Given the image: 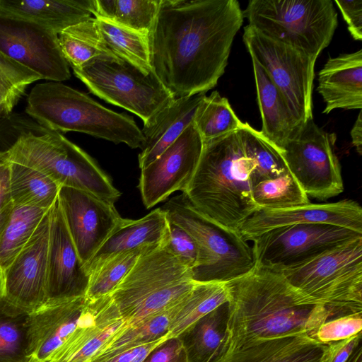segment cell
<instances>
[{"label": "cell", "mask_w": 362, "mask_h": 362, "mask_svg": "<svg viewBox=\"0 0 362 362\" xmlns=\"http://www.w3.org/2000/svg\"><path fill=\"white\" fill-rule=\"evenodd\" d=\"M243 19L236 0H160L148 34L153 72L175 98L206 93L224 74Z\"/></svg>", "instance_id": "1"}, {"label": "cell", "mask_w": 362, "mask_h": 362, "mask_svg": "<svg viewBox=\"0 0 362 362\" xmlns=\"http://www.w3.org/2000/svg\"><path fill=\"white\" fill-rule=\"evenodd\" d=\"M227 285L229 342L298 334L313 338L329 320L322 305L291 286L278 272L255 267Z\"/></svg>", "instance_id": "2"}, {"label": "cell", "mask_w": 362, "mask_h": 362, "mask_svg": "<svg viewBox=\"0 0 362 362\" xmlns=\"http://www.w3.org/2000/svg\"><path fill=\"white\" fill-rule=\"evenodd\" d=\"M253 170L239 128L204 142L197 168L184 193L203 215L238 231L249 217L259 211L252 198Z\"/></svg>", "instance_id": "3"}, {"label": "cell", "mask_w": 362, "mask_h": 362, "mask_svg": "<svg viewBox=\"0 0 362 362\" xmlns=\"http://www.w3.org/2000/svg\"><path fill=\"white\" fill-rule=\"evenodd\" d=\"M25 112L47 129L59 133H85L132 148H141L144 141L132 117L107 109L62 82L34 86L27 98Z\"/></svg>", "instance_id": "4"}, {"label": "cell", "mask_w": 362, "mask_h": 362, "mask_svg": "<svg viewBox=\"0 0 362 362\" xmlns=\"http://www.w3.org/2000/svg\"><path fill=\"white\" fill-rule=\"evenodd\" d=\"M47 130L21 134L8 149L0 152V160L35 169L61 187L83 190L115 203L121 193L95 160L61 133Z\"/></svg>", "instance_id": "5"}, {"label": "cell", "mask_w": 362, "mask_h": 362, "mask_svg": "<svg viewBox=\"0 0 362 362\" xmlns=\"http://www.w3.org/2000/svg\"><path fill=\"white\" fill-rule=\"evenodd\" d=\"M276 272L293 288L322 305L329 320L362 313V237Z\"/></svg>", "instance_id": "6"}, {"label": "cell", "mask_w": 362, "mask_h": 362, "mask_svg": "<svg viewBox=\"0 0 362 362\" xmlns=\"http://www.w3.org/2000/svg\"><path fill=\"white\" fill-rule=\"evenodd\" d=\"M195 284L191 270L163 245L144 252L110 293L122 328L175 305Z\"/></svg>", "instance_id": "7"}, {"label": "cell", "mask_w": 362, "mask_h": 362, "mask_svg": "<svg viewBox=\"0 0 362 362\" xmlns=\"http://www.w3.org/2000/svg\"><path fill=\"white\" fill-rule=\"evenodd\" d=\"M161 209L169 221L186 230L199 246V262L191 271L195 283H228L255 268L252 248L240 233L203 215L184 192L171 198Z\"/></svg>", "instance_id": "8"}, {"label": "cell", "mask_w": 362, "mask_h": 362, "mask_svg": "<svg viewBox=\"0 0 362 362\" xmlns=\"http://www.w3.org/2000/svg\"><path fill=\"white\" fill-rule=\"evenodd\" d=\"M243 15L248 25L315 59L337 27L332 0H251Z\"/></svg>", "instance_id": "9"}, {"label": "cell", "mask_w": 362, "mask_h": 362, "mask_svg": "<svg viewBox=\"0 0 362 362\" xmlns=\"http://www.w3.org/2000/svg\"><path fill=\"white\" fill-rule=\"evenodd\" d=\"M90 92L137 115L144 125L175 99L156 74L110 57L91 59L72 69Z\"/></svg>", "instance_id": "10"}, {"label": "cell", "mask_w": 362, "mask_h": 362, "mask_svg": "<svg viewBox=\"0 0 362 362\" xmlns=\"http://www.w3.org/2000/svg\"><path fill=\"white\" fill-rule=\"evenodd\" d=\"M252 59L280 90L300 126L313 119V88L317 59L246 25L243 35Z\"/></svg>", "instance_id": "11"}, {"label": "cell", "mask_w": 362, "mask_h": 362, "mask_svg": "<svg viewBox=\"0 0 362 362\" xmlns=\"http://www.w3.org/2000/svg\"><path fill=\"white\" fill-rule=\"evenodd\" d=\"M335 134L308 119L286 142L282 156L308 196L326 200L344 191L340 163L334 152Z\"/></svg>", "instance_id": "12"}, {"label": "cell", "mask_w": 362, "mask_h": 362, "mask_svg": "<svg viewBox=\"0 0 362 362\" xmlns=\"http://www.w3.org/2000/svg\"><path fill=\"white\" fill-rule=\"evenodd\" d=\"M360 237L362 233L325 223L274 228L252 240L255 267L279 271L294 267Z\"/></svg>", "instance_id": "13"}, {"label": "cell", "mask_w": 362, "mask_h": 362, "mask_svg": "<svg viewBox=\"0 0 362 362\" xmlns=\"http://www.w3.org/2000/svg\"><path fill=\"white\" fill-rule=\"evenodd\" d=\"M57 35L36 23L0 13V52L48 81L71 77Z\"/></svg>", "instance_id": "14"}, {"label": "cell", "mask_w": 362, "mask_h": 362, "mask_svg": "<svg viewBox=\"0 0 362 362\" xmlns=\"http://www.w3.org/2000/svg\"><path fill=\"white\" fill-rule=\"evenodd\" d=\"M49 211L27 244L0 275V298L28 314L46 303Z\"/></svg>", "instance_id": "15"}, {"label": "cell", "mask_w": 362, "mask_h": 362, "mask_svg": "<svg viewBox=\"0 0 362 362\" xmlns=\"http://www.w3.org/2000/svg\"><path fill=\"white\" fill-rule=\"evenodd\" d=\"M203 146L193 122L157 158L141 169L139 188L146 209L175 191L185 192L197 168Z\"/></svg>", "instance_id": "16"}, {"label": "cell", "mask_w": 362, "mask_h": 362, "mask_svg": "<svg viewBox=\"0 0 362 362\" xmlns=\"http://www.w3.org/2000/svg\"><path fill=\"white\" fill-rule=\"evenodd\" d=\"M58 199L68 231L85 267L123 218L115 203L83 190L62 186Z\"/></svg>", "instance_id": "17"}, {"label": "cell", "mask_w": 362, "mask_h": 362, "mask_svg": "<svg viewBox=\"0 0 362 362\" xmlns=\"http://www.w3.org/2000/svg\"><path fill=\"white\" fill-rule=\"evenodd\" d=\"M45 304L85 297L90 274L66 226L59 199L50 208Z\"/></svg>", "instance_id": "18"}, {"label": "cell", "mask_w": 362, "mask_h": 362, "mask_svg": "<svg viewBox=\"0 0 362 362\" xmlns=\"http://www.w3.org/2000/svg\"><path fill=\"white\" fill-rule=\"evenodd\" d=\"M303 223H325L362 233V209L354 200L312 204L279 209H261L240 227L242 238L252 240L274 228Z\"/></svg>", "instance_id": "19"}, {"label": "cell", "mask_w": 362, "mask_h": 362, "mask_svg": "<svg viewBox=\"0 0 362 362\" xmlns=\"http://www.w3.org/2000/svg\"><path fill=\"white\" fill-rule=\"evenodd\" d=\"M87 299L76 329L46 362H88L124 326L110 294Z\"/></svg>", "instance_id": "20"}, {"label": "cell", "mask_w": 362, "mask_h": 362, "mask_svg": "<svg viewBox=\"0 0 362 362\" xmlns=\"http://www.w3.org/2000/svg\"><path fill=\"white\" fill-rule=\"evenodd\" d=\"M81 297L58 303L45 304L28 317L33 362H46L76 329L87 305Z\"/></svg>", "instance_id": "21"}, {"label": "cell", "mask_w": 362, "mask_h": 362, "mask_svg": "<svg viewBox=\"0 0 362 362\" xmlns=\"http://www.w3.org/2000/svg\"><path fill=\"white\" fill-rule=\"evenodd\" d=\"M327 346L307 334L231 341L218 362H321Z\"/></svg>", "instance_id": "22"}, {"label": "cell", "mask_w": 362, "mask_h": 362, "mask_svg": "<svg viewBox=\"0 0 362 362\" xmlns=\"http://www.w3.org/2000/svg\"><path fill=\"white\" fill-rule=\"evenodd\" d=\"M317 91L325 103L322 111L362 108V49L329 57L318 74Z\"/></svg>", "instance_id": "23"}, {"label": "cell", "mask_w": 362, "mask_h": 362, "mask_svg": "<svg viewBox=\"0 0 362 362\" xmlns=\"http://www.w3.org/2000/svg\"><path fill=\"white\" fill-rule=\"evenodd\" d=\"M206 95V93H200L175 98L151 123L144 125V141L138 157L141 169L157 158L194 122L196 111Z\"/></svg>", "instance_id": "24"}, {"label": "cell", "mask_w": 362, "mask_h": 362, "mask_svg": "<svg viewBox=\"0 0 362 362\" xmlns=\"http://www.w3.org/2000/svg\"><path fill=\"white\" fill-rule=\"evenodd\" d=\"M165 213L158 208L137 219L122 218L95 255L85 266L90 273L106 259L119 252L162 245L168 231Z\"/></svg>", "instance_id": "25"}, {"label": "cell", "mask_w": 362, "mask_h": 362, "mask_svg": "<svg viewBox=\"0 0 362 362\" xmlns=\"http://www.w3.org/2000/svg\"><path fill=\"white\" fill-rule=\"evenodd\" d=\"M93 0H0V13L28 21L57 34L91 18Z\"/></svg>", "instance_id": "26"}, {"label": "cell", "mask_w": 362, "mask_h": 362, "mask_svg": "<svg viewBox=\"0 0 362 362\" xmlns=\"http://www.w3.org/2000/svg\"><path fill=\"white\" fill-rule=\"evenodd\" d=\"M228 304L225 303L181 332L188 362H218L228 346Z\"/></svg>", "instance_id": "27"}, {"label": "cell", "mask_w": 362, "mask_h": 362, "mask_svg": "<svg viewBox=\"0 0 362 362\" xmlns=\"http://www.w3.org/2000/svg\"><path fill=\"white\" fill-rule=\"evenodd\" d=\"M252 61L262 122L260 132L282 153L286 142L301 126L265 71L255 60Z\"/></svg>", "instance_id": "28"}, {"label": "cell", "mask_w": 362, "mask_h": 362, "mask_svg": "<svg viewBox=\"0 0 362 362\" xmlns=\"http://www.w3.org/2000/svg\"><path fill=\"white\" fill-rule=\"evenodd\" d=\"M8 163L10 192L14 206L49 209L58 198L61 186L35 169Z\"/></svg>", "instance_id": "29"}, {"label": "cell", "mask_w": 362, "mask_h": 362, "mask_svg": "<svg viewBox=\"0 0 362 362\" xmlns=\"http://www.w3.org/2000/svg\"><path fill=\"white\" fill-rule=\"evenodd\" d=\"M180 302L170 308L147 315L121 328L92 358L109 356L164 337L168 333L170 322Z\"/></svg>", "instance_id": "30"}, {"label": "cell", "mask_w": 362, "mask_h": 362, "mask_svg": "<svg viewBox=\"0 0 362 362\" xmlns=\"http://www.w3.org/2000/svg\"><path fill=\"white\" fill-rule=\"evenodd\" d=\"M95 18L102 41L114 57L146 74L152 72L148 35Z\"/></svg>", "instance_id": "31"}, {"label": "cell", "mask_w": 362, "mask_h": 362, "mask_svg": "<svg viewBox=\"0 0 362 362\" xmlns=\"http://www.w3.org/2000/svg\"><path fill=\"white\" fill-rule=\"evenodd\" d=\"M57 35L61 52L72 69L80 67L98 57L115 58L102 41L95 18L91 17L66 28Z\"/></svg>", "instance_id": "32"}, {"label": "cell", "mask_w": 362, "mask_h": 362, "mask_svg": "<svg viewBox=\"0 0 362 362\" xmlns=\"http://www.w3.org/2000/svg\"><path fill=\"white\" fill-rule=\"evenodd\" d=\"M93 4L95 18L148 35L160 0H93Z\"/></svg>", "instance_id": "33"}, {"label": "cell", "mask_w": 362, "mask_h": 362, "mask_svg": "<svg viewBox=\"0 0 362 362\" xmlns=\"http://www.w3.org/2000/svg\"><path fill=\"white\" fill-rule=\"evenodd\" d=\"M228 299L227 283H196L180 302L170 322L167 337H177L196 320L227 303Z\"/></svg>", "instance_id": "34"}, {"label": "cell", "mask_w": 362, "mask_h": 362, "mask_svg": "<svg viewBox=\"0 0 362 362\" xmlns=\"http://www.w3.org/2000/svg\"><path fill=\"white\" fill-rule=\"evenodd\" d=\"M28 315L0 298V362H33Z\"/></svg>", "instance_id": "35"}, {"label": "cell", "mask_w": 362, "mask_h": 362, "mask_svg": "<svg viewBox=\"0 0 362 362\" xmlns=\"http://www.w3.org/2000/svg\"><path fill=\"white\" fill-rule=\"evenodd\" d=\"M49 209L14 206L0 234V275L27 244Z\"/></svg>", "instance_id": "36"}, {"label": "cell", "mask_w": 362, "mask_h": 362, "mask_svg": "<svg viewBox=\"0 0 362 362\" xmlns=\"http://www.w3.org/2000/svg\"><path fill=\"white\" fill-rule=\"evenodd\" d=\"M240 132L245 153L254 165L250 175L252 187L261 180L277 177L288 170L281 151L260 131L243 122Z\"/></svg>", "instance_id": "37"}, {"label": "cell", "mask_w": 362, "mask_h": 362, "mask_svg": "<svg viewBox=\"0 0 362 362\" xmlns=\"http://www.w3.org/2000/svg\"><path fill=\"white\" fill-rule=\"evenodd\" d=\"M194 124L205 142L236 131L243 122L228 100L215 90L202 100L196 111Z\"/></svg>", "instance_id": "38"}, {"label": "cell", "mask_w": 362, "mask_h": 362, "mask_svg": "<svg viewBox=\"0 0 362 362\" xmlns=\"http://www.w3.org/2000/svg\"><path fill=\"white\" fill-rule=\"evenodd\" d=\"M252 198L261 209H279L310 203L308 195L288 169L280 175L253 185Z\"/></svg>", "instance_id": "39"}, {"label": "cell", "mask_w": 362, "mask_h": 362, "mask_svg": "<svg viewBox=\"0 0 362 362\" xmlns=\"http://www.w3.org/2000/svg\"><path fill=\"white\" fill-rule=\"evenodd\" d=\"M157 247L125 251L106 259L90 272L86 297L93 299L110 294L132 269L141 255Z\"/></svg>", "instance_id": "40"}, {"label": "cell", "mask_w": 362, "mask_h": 362, "mask_svg": "<svg viewBox=\"0 0 362 362\" xmlns=\"http://www.w3.org/2000/svg\"><path fill=\"white\" fill-rule=\"evenodd\" d=\"M41 77L0 52V93L16 104L27 87Z\"/></svg>", "instance_id": "41"}, {"label": "cell", "mask_w": 362, "mask_h": 362, "mask_svg": "<svg viewBox=\"0 0 362 362\" xmlns=\"http://www.w3.org/2000/svg\"><path fill=\"white\" fill-rule=\"evenodd\" d=\"M162 245L191 271L197 266L199 246L194 238L180 226L168 221L167 234Z\"/></svg>", "instance_id": "42"}, {"label": "cell", "mask_w": 362, "mask_h": 362, "mask_svg": "<svg viewBox=\"0 0 362 362\" xmlns=\"http://www.w3.org/2000/svg\"><path fill=\"white\" fill-rule=\"evenodd\" d=\"M362 313L327 320L317 330L313 339L322 344L342 340L361 333Z\"/></svg>", "instance_id": "43"}, {"label": "cell", "mask_w": 362, "mask_h": 362, "mask_svg": "<svg viewBox=\"0 0 362 362\" xmlns=\"http://www.w3.org/2000/svg\"><path fill=\"white\" fill-rule=\"evenodd\" d=\"M141 362H188L185 350L177 337H167L156 345Z\"/></svg>", "instance_id": "44"}, {"label": "cell", "mask_w": 362, "mask_h": 362, "mask_svg": "<svg viewBox=\"0 0 362 362\" xmlns=\"http://www.w3.org/2000/svg\"><path fill=\"white\" fill-rule=\"evenodd\" d=\"M348 30L355 40H362V0H335Z\"/></svg>", "instance_id": "45"}, {"label": "cell", "mask_w": 362, "mask_h": 362, "mask_svg": "<svg viewBox=\"0 0 362 362\" xmlns=\"http://www.w3.org/2000/svg\"><path fill=\"white\" fill-rule=\"evenodd\" d=\"M361 333L327 343L321 362H346L355 349L361 343Z\"/></svg>", "instance_id": "46"}, {"label": "cell", "mask_w": 362, "mask_h": 362, "mask_svg": "<svg viewBox=\"0 0 362 362\" xmlns=\"http://www.w3.org/2000/svg\"><path fill=\"white\" fill-rule=\"evenodd\" d=\"M14 208L9 187V166L0 160V234L10 219Z\"/></svg>", "instance_id": "47"}, {"label": "cell", "mask_w": 362, "mask_h": 362, "mask_svg": "<svg viewBox=\"0 0 362 362\" xmlns=\"http://www.w3.org/2000/svg\"><path fill=\"white\" fill-rule=\"evenodd\" d=\"M166 338L167 335L154 341L133 347L109 356L93 357L88 362H141L153 348Z\"/></svg>", "instance_id": "48"}, {"label": "cell", "mask_w": 362, "mask_h": 362, "mask_svg": "<svg viewBox=\"0 0 362 362\" xmlns=\"http://www.w3.org/2000/svg\"><path fill=\"white\" fill-rule=\"evenodd\" d=\"M351 144L359 155L362 153V112L360 110L354 124L351 129Z\"/></svg>", "instance_id": "49"}, {"label": "cell", "mask_w": 362, "mask_h": 362, "mask_svg": "<svg viewBox=\"0 0 362 362\" xmlns=\"http://www.w3.org/2000/svg\"><path fill=\"white\" fill-rule=\"evenodd\" d=\"M16 105L11 100L0 93V117L9 114Z\"/></svg>", "instance_id": "50"}, {"label": "cell", "mask_w": 362, "mask_h": 362, "mask_svg": "<svg viewBox=\"0 0 362 362\" xmlns=\"http://www.w3.org/2000/svg\"><path fill=\"white\" fill-rule=\"evenodd\" d=\"M346 362H362V344L361 343L355 349Z\"/></svg>", "instance_id": "51"}]
</instances>
